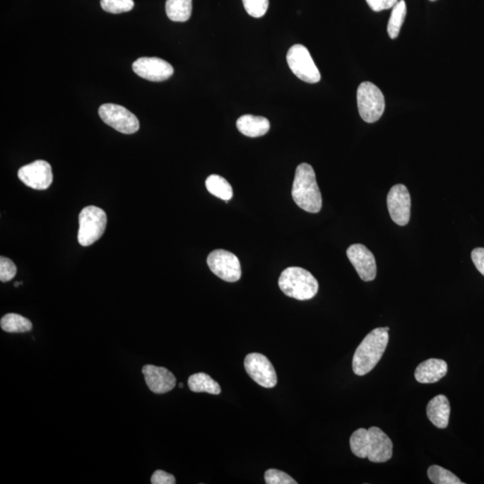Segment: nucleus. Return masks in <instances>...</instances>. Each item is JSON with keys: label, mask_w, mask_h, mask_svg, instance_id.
<instances>
[{"label": "nucleus", "mask_w": 484, "mask_h": 484, "mask_svg": "<svg viewBox=\"0 0 484 484\" xmlns=\"http://www.w3.org/2000/svg\"><path fill=\"white\" fill-rule=\"evenodd\" d=\"M133 71L143 79L151 82H162L171 78L175 72L170 63L159 58L143 57L133 63Z\"/></svg>", "instance_id": "obj_12"}, {"label": "nucleus", "mask_w": 484, "mask_h": 484, "mask_svg": "<svg viewBox=\"0 0 484 484\" xmlns=\"http://www.w3.org/2000/svg\"><path fill=\"white\" fill-rule=\"evenodd\" d=\"M208 265L210 270L223 281L235 283L242 277L239 259L227 250H213L208 256Z\"/></svg>", "instance_id": "obj_8"}, {"label": "nucleus", "mask_w": 484, "mask_h": 484, "mask_svg": "<svg viewBox=\"0 0 484 484\" xmlns=\"http://www.w3.org/2000/svg\"><path fill=\"white\" fill-rule=\"evenodd\" d=\"M18 178L23 184L36 190H45L52 185V169L48 162L38 160L19 169Z\"/></svg>", "instance_id": "obj_10"}, {"label": "nucleus", "mask_w": 484, "mask_h": 484, "mask_svg": "<svg viewBox=\"0 0 484 484\" xmlns=\"http://www.w3.org/2000/svg\"><path fill=\"white\" fill-rule=\"evenodd\" d=\"M179 386L180 387V389H182V387H183V384H182V383H179Z\"/></svg>", "instance_id": "obj_34"}, {"label": "nucleus", "mask_w": 484, "mask_h": 484, "mask_svg": "<svg viewBox=\"0 0 484 484\" xmlns=\"http://www.w3.org/2000/svg\"><path fill=\"white\" fill-rule=\"evenodd\" d=\"M406 4L405 0H401L396 3L392 8L391 16H390L389 25H387V33L391 39L397 38L399 35L400 30L402 28L403 22L406 16Z\"/></svg>", "instance_id": "obj_24"}, {"label": "nucleus", "mask_w": 484, "mask_h": 484, "mask_svg": "<svg viewBox=\"0 0 484 484\" xmlns=\"http://www.w3.org/2000/svg\"><path fill=\"white\" fill-rule=\"evenodd\" d=\"M107 216L102 209L86 206L79 215L78 240L80 245L88 247L96 242L105 232Z\"/></svg>", "instance_id": "obj_4"}, {"label": "nucleus", "mask_w": 484, "mask_h": 484, "mask_svg": "<svg viewBox=\"0 0 484 484\" xmlns=\"http://www.w3.org/2000/svg\"><path fill=\"white\" fill-rule=\"evenodd\" d=\"M142 372L145 376L146 385L153 393H168L176 386L175 375L163 367L145 365L143 367Z\"/></svg>", "instance_id": "obj_14"}, {"label": "nucleus", "mask_w": 484, "mask_h": 484, "mask_svg": "<svg viewBox=\"0 0 484 484\" xmlns=\"http://www.w3.org/2000/svg\"><path fill=\"white\" fill-rule=\"evenodd\" d=\"M247 13L252 18H260L268 11L269 0H242Z\"/></svg>", "instance_id": "obj_27"}, {"label": "nucleus", "mask_w": 484, "mask_h": 484, "mask_svg": "<svg viewBox=\"0 0 484 484\" xmlns=\"http://www.w3.org/2000/svg\"><path fill=\"white\" fill-rule=\"evenodd\" d=\"M278 283L285 295L299 300L312 299L319 290L315 277L307 270L296 266L283 270Z\"/></svg>", "instance_id": "obj_3"}, {"label": "nucleus", "mask_w": 484, "mask_h": 484, "mask_svg": "<svg viewBox=\"0 0 484 484\" xmlns=\"http://www.w3.org/2000/svg\"><path fill=\"white\" fill-rule=\"evenodd\" d=\"M0 326L8 333H25L31 331L33 329V324L28 319L16 313L6 314L3 317Z\"/></svg>", "instance_id": "obj_22"}, {"label": "nucleus", "mask_w": 484, "mask_h": 484, "mask_svg": "<svg viewBox=\"0 0 484 484\" xmlns=\"http://www.w3.org/2000/svg\"><path fill=\"white\" fill-rule=\"evenodd\" d=\"M266 483L268 484H296L297 482L286 473L277 469H269L265 473Z\"/></svg>", "instance_id": "obj_28"}, {"label": "nucleus", "mask_w": 484, "mask_h": 484, "mask_svg": "<svg viewBox=\"0 0 484 484\" xmlns=\"http://www.w3.org/2000/svg\"><path fill=\"white\" fill-rule=\"evenodd\" d=\"M237 129L249 138H259L266 135L270 129L269 120L264 117L243 115L237 120Z\"/></svg>", "instance_id": "obj_18"}, {"label": "nucleus", "mask_w": 484, "mask_h": 484, "mask_svg": "<svg viewBox=\"0 0 484 484\" xmlns=\"http://www.w3.org/2000/svg\"><path fill=\"white\" fill-rule=\"evenodd\" d=\"M153 484H175V477L163 470H157L152 476Z\"/></svg>", "instance_id": "obj_30"}, {"label": "nucleus", "mask_w": 484, "mask_h": 484, "mask_svg": "<svg viewBox=\"0 0 484 484\" xmlns=\"http://www.w3.org/2000/svg\"><path fill=\"white\" fill-rule=\"evenodd\" d=\"M244 367L254 382L266 389H273L277 384V375L270 360L261 353H253L246 356Z\"/></svg>", "instance_id": "obj_9"}, {"label": "nucleus", "mask_w": 484, "mask_h": 484, "mask_svg": "<svg viewBox=\"0 0 484 484\" xmlns=\"http://www.w3.org/2000/svg\"><path fill=\"white\" fill-rule=\"evenodd\" d=\"M102 122L122 134H134L139 129L138 119L125 107L105 103L99 108Z\"/></svg>", "instance_id": "obj_7"}, {"label": "nucleus", "mask_w": 484, "mask_h": 484, "mask_svg": "<svg viewBox=\"0 0 484 484\" xmlns=\"http://www.w3.org/2000/svg\"><path fill=\"white\" fill-rule=\"evenodd\" d=\"M472 260L476 268L484 276V249L476 248L472 252Z\"/></svg>", "instance_id": "obj_32"}, {"label": "nucleus", "mask_w": 484, "mask_h": 484, "mask_svg": "<svg viewBox=\"0 0 484 484\" xmlns=\"http://www.w3.org/2000/svg\"><path fill=\"white\" fill-rule=\"evenodd\" d=\"M387 208L394 222L400 226L409 223L411 215V196L403 184L393 186L387 195Z\"/></svg>", "instance_id": "obj_11"}, {"label": "nucleus", "mask_w": 484, "mask_h": 484, "mask_svg": "<svg viewBox=\"0 0 484 484\" xmlns=\"http://www.w3.org/2000/svg\"><path fill=\"white\" fill-rule=\"evenodd\" d=\"M286 59L293 74L302 81L316 83L321 79L318 66L305 46L295 45L290 47Z\"/></svg>", "instance_id": "obj_6"}, {"label": "nucleus", "mask_w": 484, "mask_h": 484, "mask_svg": "<svg viewBox=\"0 0 484 484\" xmlns=\"http://www.w3.org/2000/svg\"><path fill=\"white\" fill-rule=\"evenodd\" d=\"M389 330L375 329L360 343L353 359V370L356 375L365 376L378 365L389 343Z\"/></svg>", "instance_id": "obj_1"}, {"label": "nucleus", "mask_w": 484, "mask_h": 484, "mask_svg": "<svg viewBox=\"0 0 484 484\" xmlns=\"http://www.w3.org/2000/svg\"><path fill=\"white\" fill-rule=\"evenodd\" d=\"M347 256L355 266L360 278L365 282L373 281L377 275L376 260L370 250L362 244H353L347 249Z\"/></svg>", "instance_id": "obj_13"}, {"label": "nucleus", "mask_w": 484, "mask_h": 484, "mask_svg": "<svg viewBox=\"0 0 484 484\" xmlns=\"http://www.w3.org/2000/svg\"><path fill=\"white\" fill-rule=\"evenodd\" d=\"M368 459L373 463L389 461L393 455V443L383 430L378 427H370Z\"/></svg>", "instance_id": "obj_15"}, {"label": "nucleus", "mask_w": 484, "mask_h": 484, "mask_svg": "<svg viewBox=\"0 0 484 484\" xmlns=\"http://www.w3.org/2000/svg\"><path fill=\"white\" fill-rule=\"evenodd\" d=\"M292 195L296 205L305 211L317 213L321 210V193L317 183L315 172L308 163H300L297 167Z\"/></svg>", "instance_id": "obj_2"}, {"label": "nucleus", "mask_w": 484, "mask_h": 484, "mask_svg": "<svg viewBox=\"0 0 484 484\" xmlns=\"http://www.w3.org/2000/svg\"><path fill=\"white\" fill-rule=\"evenodd\" d=\"M18 272L15 263L11 259L1 256L0 258V280L1 282H8L14 278Z\"/></svg>", "instance_id": "obj_29"}, {"label": "nucleus", "mask_w": 484, "mask_h": 484, "mask_svg": "<svg viewBox=\"0 0 484 484\" xmlns=\"http://www.w3.org/2000/svg\"><path fill=\"white\" fill-rule=\"evenodd\" d=\"M447 372L445 360L429 359L417 367L415 377L417 382L423 384L435 383L444 378Z\"/></svg>", "instance_id": "obj_16"}, {"label": "nucleus", "mask_w": 484, "mask_h": 484, "mask_svg": "<svg viewBox=\"0 0 484 484\" xmlns=\"http://www.w3.org/2000/svg\"><path fill=\"white\" fill-rule=\"evenodd\" d=\"M189 387L192 392L208 393L211 395H219L222 389L219 384L208 374L199 372L193 374L189 379Z\"/></svg>", "instance_id": "obj_19"}, {"label": "nucleus", "mask_w": 484, "mask_h": 484, "mask_svg": "<svg viewBox=\"0 0 484 484\" xmlns=\"http://www.w3.org/2000/svg\"><path fill=\"white\" fill-rule=\"evenodd\" d=\"M428 477L430 482L435 484H463L459 477L450 471L439 466H432L428 469Z\"/></svg>", "instance_id": "obj_25"}, {"label": "nucleus", "mask_w": 484, "mask_h": 484, "mask_svg": "<svg viewBox=\"0 0 484 484\" xmlns=\"http://www.w3.org/2000/svg\"><path fill=\"white\" fill-rule=\"evenodd\" d=\"M352 452L360 459H368L370 436L369 430L363 428L355 430L350 438Z\"/></svg>", "instance_id": "obj_23"}, {"label": "nucleus", "mask_w": 484, "mask_h": 484, "mask_svg": "<svg viewBox=\"0 0 484 484\" xmlns=\"http://www.w3.org/2000/svg\"><path fill=\"white\" fill-rule=\"evenodd\" d=\"M134 6L133 0H101L102 8L112 14L129 12L134 8Z\"/></svg>", "instance_id": "obj_26"}, {"label": "nucleus", "mask_w": 484, "mask_h": 484, "mask_svg": "<svg viewBox=\"0 0 484 484\" xmlns=\"http://www.w3.org/2000/svg\"><path fill=\"white\" fill-rule=\"evenodd\" d=\"M357 103L360 117L367 123L378 122L385 111V98L378 86L363 82L357 90Z\"/></svg>", "instance_id": "obj_5"}, {"label": "nucleus", "mask_w": 484, "mask_h": 484, "mask_svg": "<svg viewBox=\"0 0 484 484\" xmlns=\"http://www.w3.org/2000/svg\"><path fill=\"white\" fill-rule=\"evenodd\" d=\"M370 8L375 12L393 8L399 0H366Z\"/></svg>", "instance_id": "obj_31"}, {"label": "nucleus", "mask_w": 484, "mask_h": 484, "mask_svg": "<svg viewBox=\"0 0 484 484\" xmlns=\"http://www.w3.org/2000/svg\"><path fill=\"white\" fill-rule=\"evenodd\" d=\"M430 1H436V0H430Z\"/></svg>", "instance_id": "obj_35"}, {"label": "nucleus", "mask_w": 484, "mask_h": 484, "mask_svg": "<svg viewBox=\"0 0 484 484\" xmlns=\"http://www.w3.org/2000/svg\"><path fill=\"white\" fill-rule=\"evenodd\" d=\"M165 10L172 21H188L192 14V0H167Z\"/></svg>", "instance_id": "obj_20"}, {"label": "nucleus", "mask_w": 484, "mask_h": 484, "mask_svg": "<svg viewBox=\"0 0 484 484\" xmlns=\"http://www.w3.org/2000/svg\"><path fill=\"white\" fill-rule=\"evenodd\" d=\"M427 416L437 428L446 429L450 416V403L447 397L444 395L433 397L427 406Z\"/></svg>", "instance_id": "obj_17"}, {"label": "nucleus", "mask_w": 484, "mask_h": 484, "mask_svg": "<svg viewBox=\"0 0 484 484\" xmlns=\"http://www.w3.org/2000/svg\"><path fill=\"white\" fill-rule=\"evenodd\" d=\"M20 285H22V283H16L15 286L18 287Z\"/></svg>", "instance_id": "obj_33"}, {"label": "nucleus", "mask_w": 484, "mask_h": 484, "mask_svg": "<svg viewBox=\"0 0 484 484\" xmlns=\"http://www.w3.org/2000/svg\"><path fill=\"white\" fill-rule=\"evenodd\" d=\"M206 187L210 194L220 199L228 202L232 198L233 190L231 184L222 176L210 175L206 180Z\"/></svg>", "instance_id": "obj_21"}]
</instances>
